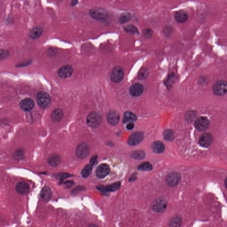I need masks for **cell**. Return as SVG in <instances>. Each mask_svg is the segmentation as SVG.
<instances>
[{
	"label": "cell",
	"mask_w": 227,
	"mask_h": 227,
	"mask_svg": "<svg viewBox=\"0 0 227 227\" xmlns=\"http://www.w3.org/2000/svg\"><path fill=\"white\" fill-rule=\"evenodd\" d=\"M181 219L179 217H174L171 220L170 225L171 226H179L181 224Z\"/></svg>",
	"instance_id": "d6a6232c"
},
{
	"label": "cell",
	"mask_w": 227,
	"mask_h": 227,
	"mask_svg": "<svg viewBox=\"0 0 227 227\" xmlns=\"http://www.w3.org/2000/svg\"><path fill=\"white\" fill-rule=\"evenodd\" d=\"M143 35L146 38H150L153 35V32L151 30L146 29L143 31Z\"/></svg>",
	"instance_id": "8d00e7d4"
},
{
	"label": "cell",
	"mask_w": 227,
	"mask_h": 227,
	"mask_svg": "<svg viewBox=\"0 0 227 227\" xmlns=\"http://www.w3.org/2000/svg\"><path fill=\"white\" fill-rule=\"evenodd\" d=\"M213 141V136L211 134L209 133H204L200 137L199 143L202 146L207 147L210 146Z\"/></svg>",
	"instance_id": "5bb4252c"
},
{
	"label": "cell",
	"mask_w": 227,
	"mask_h": 227,
	"mask_svg": "<svg viewBox=\"0 0 227 227\" xmlns=\"http://www.w3.org/2000/svg\"><path fill=\"white\" fill-rule=\"evenodd\" d=\"M167 206L166 200L163 198L156 200L152 204V208L157 213H162L164 211Z\"/></svg>",
	"instance_id": "ba28073f"
},
{
	"label": "cell",
	"mask_w": 227,
	"mask_h": 227,
	"mask_svg": "<svg viewBox=\"0 0 227 227\" xmlns=\"http://www.w3.org/2000/svg\"><path fill=\"white\" fill-rule=\"evenodd\" d=\"M90 153L89 146L85 143H82L77 146L76 155L79 159H84L88 157Z\"/></svg>",
	"instance_id": "5b68a950"
},
{
	"label": "cell",
	"mask_w": 227,
	"mask_h": 227,
	"mask_svg": "<svg viewBox=\"0 0 227 227\" xmlns=\"http://www.w3.org/2000/svg\"><path fill=\"white\" fill-rule=\"evenodd\" d=\"M165 139L168 141H173L174 138V133L171 130H166L163 133Z\"/></svg>",
	"instance_id": "4316f807"
},
{
	"label": "cell",
	"mask_w": 227,
	"mask_h": 227,
	"mask_svg": "<svg viewBox=\"0 0 227 227\" xmlns=\"http://www.w3.org/2000/svg\"><path fill=\"white\" fill-rule=\"evenodd\" d=\"M71 175L70 174H61V175H59V177L61 181L63 180L66 179V178H68L69 177H70Z\"/></svg>",
	"instance_id": "f35d334b"
},
{
	"label": "cell",
	"mask_w": 227,
	"mask_h": 227,
	"mask_svg": "<svg viewBox=\"0 0 227 227\" xmlns=\"http://www.w3.org/2000/svg\"><path fill=\"white\" fill-rule=\"evenodd\" d=\"M90 14L94 19L97 20H105L108 17V14L104 8L95 7L90 10Z\"/></svg>",
	"instance_id": "277c9868"
},
{
	"label": "cell",
	"mask_w": 227,
	"mask_h": 227,
	"mask_svg": "<svg viewBox=\"0 0 227 227\" xmlns=\"http://www.w3.org/2000/svg\"><path fill=\"white\" fill-rule=\"evenodd\" d=\"M16 190L19 194L24 195L29 192L30 187L27 183L20 182L17 184L16 187Z\"/></svg>",
	"instance_id": "ac0fdd59"
},
{
	"label": "cell",
	"mask_w": 227,
	"mask_h": 227,
	"mask_svg": "<svg viewBox=\"0 0 227 227\" xmlns=\"http://www.w3.org/2000/svg\"><path fill=\"white\" fill-rule=\"evenodd\" d=\"M173 30H174V29L171 27L167 26L164 28V30H163V33H164L165 35L168 36L173 33Z\"/></svg>",
	"instance_id": "74e56055"
},
{
	"label": "cell",
	"mask_w": 227,
	"mask_h": 227,
	"mask_svg": "<svg viewBox=\"0 0 227 227\" xmlns=\"http://www.w3.org/2000/svg\"><path fill=\"white\" fill-rule=\"evenodd\" d=\"M120 186H121V183L120 182H117L114 183L112 184L106 186H100L98 187V189L102 192H114V191L118 190L120 188Z\"/></svg>",
	"instance_id": "2e32d148"
},
{
	"label": "cell",
	"mask_w": 227,
	"mask_h": 227,
	"mask_svg": "<svg viewBox=\"0 0 227 227\" xmlns=\"http://www.w3.org/2000/svg\"><path fill=\"white\" fill-rule=\"evenodd\" d=\"M144 134L142 132H137L130 136L128 140V143L131 146H135L143 140Z\"/></svg>",
	"instance_id": "30bf717a"
},
{
	"label": "cell",
	"mask_w": 227,
	"mask_h": 227,
	"mask_svg": "<svg viewBox=\"0 0 227 227\" xmlns=\"http://www.w3.org/2000/svg\"><path fill=\"white\" fill-rule=\"evenodd\" d=\"M136 178V177L135 176V175H133V176H131V177H130V179H129V181H134L135 180Z\"/></svg>",
	"instance_id": "7bdbcfd3"
},
{
	"label": "cell",
	"mask_w": 227,
	"mask_h": 227,
	"mask_svg": "<svg viewBox=\"0 0 227 227\" xmlns=\"http://www.w3.org/2000/svg\"><path fill=\"white\" fill-rule=\"evenodd\" d=\"M61 161V158L60 155L57 154H53L48 157V164L52 167L58 166Z\"/></svg>",
	"instance_id": "ffe728a7"
},
{
	"label": "cell",
	"mask_w": 227,
	"mask_h": 227,
	"mask_svg": "<svg viewBox=\"0 0 227 227\" xmlns=\"http://www.w3.org/2000/svg\"><path fill=\"white\" fill-rule=\"evenodd\" d=\"M110 172V168L108 165L103 164L98 167L96 170V174L99 178H104L109 174Z\"/></svg>",
	"instance_id": "8fae6325"
},
{
	"label": "cell",
	"mask_w": 227,
	"mask_h": 227,
	"mask_svg": "<svg viewBox=\"0 0 227 227\" xmlns=\"http://www.w3.org/2000/svg\"><path fill=\"white\" fill-rule=\"evenodd\" d=\"M124 30L127 33H131V34H135L139 33L137 28L133 25L126 26L124 28Z\"/></svg>",
	"instance_id": "f1b7e54d"
},
{
	"label": "cell",
	"mask_w": 227,
	"mask_h": 227,
	"mask_svg": "<svg viewBox=\"0 0 227 227\" xmlns=\"http://www.w3.org/2000/svg\"><path fill=\"white\" fill-rule=\"evenodd\" d=\"M119 114L117 112L111 111L110 112L107 117V121L109 123L112 125H116L117 124L119 121Z\"/></svg>",
	"instance_id": "d6986e66"
},
{
	"label": "cell",
	"mask_w": 227,
	"mask_h": 227,
	"mask_svg": "<svg viewBox=\"0 0 227 227\" xmlns=\"http://www.w3.org/2000/svg\"><path fill=\"white\" fill-rule=\"evenodd\" d=\"M213 91L216 95L222 96L226 93L227 85L226 82L219 80L216 82L213 86Z\"/></svg>",
	"instance_id": "7a4b0ae2"
},
{
	"label": "cell",
	"mask_w": 227,
	"mask_h": 227,
	"mask_svg": "<svg viewBox=\"0 0 227 227\" xmlns=\"http://www.w3.org/2000/svg\"><path fill=\"white\" fill-rule=\"evenodd\" d=\"M152 165L148 162H143L138 166V170L140 171H150L152 169Z\"/></svg>",
	"instance_id": "83f0119b"
},
{
	"label": "cell",
	"mask_w": 227,
	"mask_h": 227,
	"mask_svg": "<svg viewBox=\"0 0 227 227\" xmlns=\"http://www.w3.org/2000/svg\"><path fill=\"white\" fill-rule=\"evenodd\" d=\"M20 108L24 111H30L33 109L34 106V102L32 99L26 98L20 102Z\"/></svg>",
	"instance_id": "4fadbf2b"
},
{
	"label": "cell",
	"mask_w": 227,
	"mask_h": 227,
	"mask_svg": "<svg viewBox=\"0 0 227 227\" xmlns=\"http://www.w3.org/2000/svg\"><path fill=\"white\" fill-rule=\"evenodd\" d=\"M51 195V190L48 186L44 187L41 191L40 193L41 198L45 202H48L49 201L50 199Z\"/></svg>",
	"instance_id": "44dd1931"
},
{
	"label": "cell",
	"mask_w": 227,
	"mask_h": 227,
	"mask_svg": "<svg viewBox=\"0 0 227 227\" xmlns=\"http://www.w3.org/2000/svg\"><path fill=\"white\" fill-rule=\"evenodd\" d=\"M9 53L8 51L5 49L0 50V61H4L7 59L9 56Z\"/></svg>",
	"instance_id": "d590c367"
},
{
	"label": "cell",
	"mask_w": 227,
	"mask_h": 227,
	"mask_svg": "<svg viewBox=\"0 0 227 227\" xmlns=\"http://www.w3.org/2000/svg\"><path fill=\"white\" fill-rule=\"evenodd\" d=\"M196 116V112L191 111H188V112L186 114V119L188 121H191L194 119Z\"/></svg>",
	"instance_id": "e575fe53"
},
{
	"label": "cell",
	"mask_w": 227,
	"mask_h": 227,
	"mask_svg": "<svg viewBox=\"0 0 227 227\" xmlns=\"http://www.w3.org/2000/svg\"><path fill=\"white\" fill-rule=\"evenodd\" d=\"M92 170V165L91 164L87 165L84 168L81 172V174L84 177H89L91 174Z\"/></svg>",
	"instance_id": "484cf974"
},
{
	"label": "cell",
	"mask_w": 227,
	"mask_h": 227,
	"mask_svg": "<svg viewBox=\"0 0 227 227\" xmlns=\"http://www.w3.org/2000/svg\"><path fill=\"white\" fill-rule=\"evenodd\" d=\"M102 118L100 114L93 112L89 114L87 118V122L88 125L91 127L95 128L100 125Z\"/></svg>",
	"instance_id": "3957f363"
},
{
	"label": "cell",
	"mask_w": 227,
	"mask_h": 227,
	"mask_svg": "<svg viewBox=\"0 0 227 227\" xmlns=\"http://www.w3.org/2000/svg\"><path fill=\"white\" fill-rule=\"evenodd\" d=\"M195 127L197 130L201 132L206 131L209 127V120L206 117H200L195 122Z\"/></svg>",
	"instance_id": "52a82bcc"
},
{
	"label": "cell",
	"mask_w": 227,
	"mask_h": 227,
	"mask_svg": "<svg viewBox=\"0 0 227 227\" xmlns=\"http://www.w3.org/2000/svg\"><path fill=\"white\" fill-rule=\"evenodd\" d=\"M134 124L133 122H131L128 124L127 126V128L129 130H132L134 128Z\"/></svg>",
	"instance_id": "ab89813d"
},
{
	"label": "cell",
	"mask_w": 227,
	"mask_h": 227,
	"mask_svg": "<svg viewBox=\"0 0 227 227\" xmlns=\"http://www.w3.org/2000/svg\"><path fill=\"white\" fill-rule=\"evenodd\" d=\"M24 151L22 149H18L14 154V158L17 160H20L24 158Z\"/></svg>",
	"instance_id": "1f68e13d"
},
{
	"label": "cell",
	"mask_w": 227,
	"mask_h": 227,
	"mask_svg": "<svg viewBox=\"0 0 227 227\" xmlns=\"http://www.w3.org/2000/svg\"><path fill=\"white\" fill-rule=\"evenodd\" d=\"M137 119V117L135 114L131 112L127 111L124 114L122 121H123V123H126L135 121Z\"/></svg>",
	"instance_id": "7402d4cb"
},
{
	"label": "cell",
	"mask_w": 227,
	"mask_h": 227,
	"mask_svg": "<svg viewBox=\"0 0 227 227\" xmlns=\"http://www.w3.org/2000/svg\"><path fill=\"white\" fill-rule=\"evenodd\" d=\"M143 86L139 83L132 85L129 89V92L132 96L138 97L141 95L143 92Z\"/></svg>",
	"instance_id": "7c38bea8"
},
{
	"label": "cell",
	"mask_w": 227,
	"mask_h": 227,
	"mask_svg": "<svg viewBox=\"0 0 227 227\" xmlns=\"http://www.w3.org/2000/svg\"><path fill=\"white\" fill-rule=\"evenodd\" d=\"M73 184V182L71 181H67L64 183V185L66 186V188H70Z\"/></svg>",
	"instance_id": "b9f144b4"
},
{
	"label": "cell",
	"mask_w": 227,
	"mask_h": 227,
	"mask_svg": "<svg viewBox=\"0 0 227 227\" xmlns=\"http://www.w3.org/2000/svg\"><path fill=\"white\" fill-rule=\"evenodd\" d=\"M131 156L134 159L140 160V159H143L145 157V154L144 153L143 151H142V150H137V151L133 152Z\"/></svg>",
	"instance_id": "f546056e"
},
{
	"label": "cell",
	"mask_w": 227,
	"mask_h": 227,
	"mask_svg": "<svg viewBox=\"0 0 227 227\" xmlns=\"http://www.w3.org/2000/svg\"><path fill=\"white\" fill-rule=\"evenodd\" d=\"M181 181V176L177 172H172L167 177V184L171 187L175 186L178 185Z\"/></svg>",
	"instance_id": "9c48e42d"
},
{
	"label": "cell",
	"mask_w": 227,
	"mask_h": 227,
	"mask_svg": "<svg viewBox=\"0 0 227 227\" xmlns=\"http://www.w3.org/2000/svg\"><path fill=\"white\" fill-rule=\"evenodd\" d=\"M97 159V156H94L91 158V160H90V164L92 165H94Z\"/></svg>",
	"instance_id": "60d3db41"
},
{
	"label": "cell",
	"mask_w": 227,
	"mask_h": 227,
	"mask_svg": "<svg viewBox=\"0 0 227 227\" xmlns=\"http://www.w3.org/2000/svg\"><path fill=\"white\" fill-rule=\"evenodd\" d=\"M131 15L129 13H124L120 16L119 22L122 24H124L128 22L131 20Z\"/></svg>",
	"instance_id": "4dcf8cb0"
},
{
	"label": "cell",
	"mask_w": 227,
	"mask_h": 227,
	"mask_svg": "<svg viewBox=\"0 0 227 227\" xmlns=\"http://www.w3.org/2000/svg\"><path fill=\"white\" fill-rule=\"evenodd\" d=\"M149 75L148 71L146 68H142L138 73V77L141 79H145Z\"/></svg>",
	"instance_id": "836d02e7"
},
{
	"label": "cell",
	"mask_w": 227,
	"mask_h": 227,
	"mask_svg": "<svg viewBox=\"0 0 227 227\" xmlns=\"http://www.w3.org/2000/svg\"><path fill=\"white\" fill-rule=\"evenodd\" d=\"M73 69L70 65H65L58 72V75L61 78H65L70 77L73 74Z\"/></svg>",
	"instance_id": "9a60e30c"
},
{
	"label": "cell",
	"mask_w": 227,
	"mask_h": 227,
	"mask_svg": "<svg viewBox=\"0 0 227 227\" xmlns=\"http://www.w3.org/2000/svg\"><path fill=\"white\" fill-rule=\"evenodd\" d=\"M165 146L162 142L156 141L153 144L152 149L156 153H161L164 151Z\"/></svg>",
	"instance_id": "603a6c76"
},
{
	"label": "cell",
	"mask_w": 227,
	"mask_h": 227,
	"mask_svg": "<svg viewBox=\"0 0 227 227\" xmlns=\"http://www.w3.org/2000/svg\"><path fill=\"white\" fill-rule=\"evenodd\" d=\"M37 104L43 109L48 108L51 104L50 97L46 92L41 91L37 94L36 96Z\"/></svg>",
	"instance_id": "6da1fadb"
},
{
	"label": "cell",
	"mask_w": 227,
	"mask_h": 227,
	"mask_svg": "<svg viewBox=\"0 0 227 227\" xmlns=\"http://www.w3.org/2000/svg\"><path fill=\"white\" fill-rule=\"evenodd\" d=\"M63 112L60 109H57L52 112L51 119L55 122H59L63 118Z\"/></svg>",
	"instance_id": "d4e9b609"
},
{
	"label": "cell",
	"mask_w": 227,
	"mask_h": 227,
	"mask_svg": "<svg viewBox=\"0 0 227 227\" xmlns=\"http://www.w3.org/2000/svg\"><path fill=\"white\" fill-rule=\"evenodd\" d=\"M124 72L122 68L120 67H116L112 71L111 74V78L112 81L115 83L120 82L123 79Z\"/></svg>",
	"instance_id": "8992f818"
},
{
	"label": "cell",
	"mask_w": 227,
	"mask_h": 227,
	"mask_svg": "<svg viewBox=\"0 0 227 227\" xmlns=\"http://www.w3.org/2000/svg\"><path fill=\"white\" fill-rule=\"evenodd\" d=\"M77 0H73L72 3V6H74V5H76V3H77Z\"/></svg>",
	"instance_id": "ee69618b"
},
{
	"label": "cell",
	"mask_w": 227,
	"mask_h": 227,
	"mask_svg": "<svg viewBox=\"0 0 227 227\" xmlns=\"http://www.w3.org/2000/svg\"><path fill=\"white\" fill-rule=\"evenodd\" d=\"M175 20L178 23H183L187 21L188 19V13L186 11L181 10L177 12L174 15Z\"/></svg>",
	"instance_id": "e0dca14e"
},
{
	"label": "cell",
	"mask_w": 227,
	"mask_h": 227,
	"mask_svg": "<svg viewBox=\"0 0 227 227\" xmlns=\"http://www.w3.org/2000/svg\"><path fill=\"white\" fill-rule=\"evenodd\" d=\"M43 33V30L41 28L35 27L33 28L30 33V36L33 39L38 38Z\"/></svg>",
	"instance_id": "cb8c5ba5"
}]
</instances>
